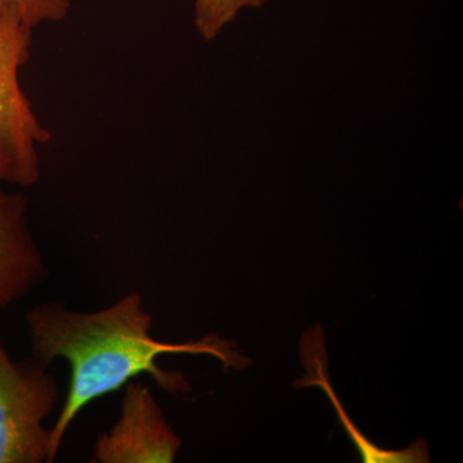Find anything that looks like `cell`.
<instances>
[{"instance_id":"cell-1","label":"cell","mask_w":463,"mask_h":463,"mask_svg":"<svg viewBox=\"0 0 463 463\" xmlns=\"http://www.w3.org/2000/svg\"><path fill=\"white\" fill-rule=\"evenodd\" d=\"M25 321L32 358L45 368L62 358L71 371L65 403L51 429L48 463L56 459L70 425L85 407L136 377L148 374L158 388L172 394L190 392L184 374L161 368L158 356L212 355L225 370H242L250 364L234 344L216 335L182 344L154 339L152 317L143 310L138 292L97 312H78L60 301H48L30 309Z\"/></svg>"},{"instance_id":"cell-2","label":"cell","mask_w":463,"mask_h":463,"mask_svg":"<svg viewBox=\"0 0 463 463\" xmlns=\"http://www.w3.org/2000/svg\"><path fill=\"white\" fill-rule=\"evenodd\" d=\"M33 30L16 12L0 7V187L35 184L38 146L51 139L18 79L29 61Z\"/></svg>"},{"instance_id":"cell-3","label":"cell","mask_w":463,"mask_h":463,"mask_svg":"<svg viewBox=\"0 0 463 463\" xmlns=\"http://www.w3.org/2000/svg\"><path fill=\"white\" fill-rule=\"evenodd\" d=\"M35 359L14 361L0 339V463L50 459L44 426L61 398L56 379Z\"/></svg>"},{"instance_id":"cell-4","label":"cell","mask_w":463,"mask_h":463,"mask_svg":"<svg viewBox=\"0 0 463 463\" xmlns=\"http://www.w3.org/2000/svg\"><path fill=\"white\" fill-rule=\"evenodd\" d=\"M151 390L139 381L125 385L121 414L94 444L97 463H172L181 449Z\"/></svg>"},{"instance_id":"cell-5","label":"cell","mask_w":463,"mask_h":463,"mask_svg":"<svg viewBox=\"0 0 463 463\" xmlns=\"http://www.w3.org/2000/svg\"><path fill=\"white\" fill-rule=\"evenodd\" d=\"M48 277L29 221L27 200L0 187V312L26 297Z\"/></svg>"},{"instance_id":"cell-6","label":"cell","mask_w":463,"mask_h":463,"mask_svg":"<svg viewBox=\"0 0 463 463\" xmlns=\"http://www.w3.org/2000/svg\"><path fill=\"white\" fill-rule=\"evenodd\" d=\"M269 0H194V26L201 38L214 41L240 12L260 8Z\"/></svg>"},{"instance_id":"cell-7","label":"cell","mask_w":463,"mask_h":463,"mask_svg":"<svg viewBox=\"0 0 463 463\" xmlns=\"http://www.w3.org/2000/svg\"><path fill=\"white\" fill-rule=\"evenodd\" d=\"M0 7L12 9L35 29L44 23H58L67 17L71 0H0Z\"/></svg>"}]
</instances>
